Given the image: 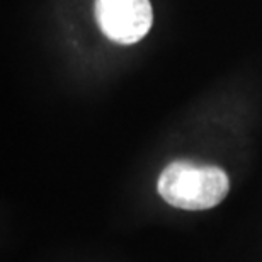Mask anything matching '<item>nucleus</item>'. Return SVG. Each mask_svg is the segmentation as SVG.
I'll return each mask as SVG.
<instances>
[{
  "mask_svg": "<svg viewBox=\"0 0 262 262\" xmlns=\"http://www.w3.org/2000/svg\"><path fill=\"white\" fill-rule=\"evenodd\" d=\"M230 179L216 165L174 160L160 172L157 191L170 206L201 211L218 206L228 194Z\"/></svg>",
  "mask_w": 262,
  "mask_h": 262,
  "instance_id": "nucleus-1",
  "label": "nucleus"
},
{
  "mask_svg": "<svg viewBox=\"0 0 262 262\" xmlns=\"http://www.w3.org/2000/svg\"><path fill=\"white\" fill-rule=\"evenodd\" d=\"M96 19L111 41L133 45L150 31L154 12L150 0H96Z\"/></svg>",
  "mask_w": 262,
  "mask_h": 262,
  "instance_id": "nucleus-2",
  "label": "nucleus"
}]
</instances>
